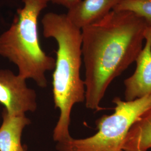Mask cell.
<instances>
[{"mask_svg":"<svg viewBox=\"0 0 151 151\" xmlns=\"http://www.w3.org/2000/svg\"><path fill=\"white\" fill-rule=\"evenodd\" d=\"M2 123L0 127V151H21L22 133L31 120L25 114L12 115L5 108L2 112Z\"/></svg>","mask_w":151,"mask_h":151,"instance_id":"ba28073f","label":"cell"},{"mask_svg":"<svg viewBox=\"0 0 151 151\" xmlns=\"http://www.w3.org/2000/svg\"><path fill=\"white\" fill-rule=\"evenodd\" d=\"M21 151H27V146H26L25 145H23Z\"/></svg>","mask_w":151,"mask_h":151,"instance_id":"7c38bea8","label":"cell"},{"mask_svg":"<svg viewBox=\"0 0 151 151\" xmlns=\"http://www.w3.org/2000/svg\"><path fill=\"white\" fill-rule=\"evenodd\" d=\"M113 10L133 12L143 17L148 27L151 26V0H123Z\"/></svg>","mask_w":151,"mask_h":151,"instance_id":"30bf717a","label":"cell"},{"mask_svg":"<svg viewBox=\"0 0 151 151\" xmlns=\"http://www.w3.org/2000/svg\"><path fill=\"white\" fill-rule=\"evenodd\" d=\"M24 7L17 11L10 27L0 35V55L16 65L18 75L31 79L45 88L47 71L54 70L55 60L46 54L40 46L38 22L47 0H22Z\"/></svg>","mask_w":151,"mask_h":151,"instance_id":"3957f363","label":"cell"},{"mask_svg":"<svg viewBox=\"0 0 151 151\" xmlns=\"http://www.w3.org/2000/svg\"><path fill=\"white\" fill-rule=\"evenodd\" d=\"M123 0H82L68 10L66 15L82 29L103 19Z\"/></svg>","mask_w":151,"mask_h":151,"instance_id":"52a82bcc","label":"cell"},{"mask_svg":"<svg viewBox=\"0 0 151 151\" xmlns=\"http://www.w3.org/2000/svg\"><path fill=\"white\" fill-rule=\"evenodd\" d=\"M111 115H104L96 121L97 133L82 139L71 137L57 143L58 151H124L123 146L130 129L140 116L151 107V94L134 101L115 97Z\"/></svg>","mask_w":151,"mask_h":151,"instance_id":"277c9868","label":"cell"},{"mask_svg":"<svg viewBox=\"0 0 151 151\" xmlns=\"http://www.w3.org/2000/svg\"><path fill=\"white\" fill-rule=\"evenodd\" d=\"M44 36L58 44L53 74L54 107L60 116L53 133L57 143L68 140L71 112L77 104L85 102V86L81 79L82 32L65 14L49 12L42 20Z\"/></svg>","mask_w":151,"mask_h":151,"instance_id":"7a4b0ae2","label":"cell"},{"mask_svg":"<svg viewBox=\"0 0 151 151\" xmlns=\"http://www.w3.org/2000/svg\"><path fill=\"white\" fill-rule=\"evenodd\" d=\"M151 148V107L132 125L126 137L124 151H148Z\"/></svg>","mask_w":151,"mask_h":151,"instance_id":"9c48e42d","label":"cell"},{"mask_svg":"<svg viewBox=\"0 0 151 151\" xmlns=\"http://www.w3.org/2000/svg\"><path fill=\"white\" fill-rule=\"evenodd\" d=\"M146 43L138 56L134 73L124 80V96L127 101L151 94V26L145 33Z\"/></svg>","mask_w":151,"mask_h":151,"instance_id":"8992f818","label":"cell"},{"mask_svg":"<svg viewBox=\"0 0 151 151\" xmlns=\"http://www.w3.org/2000/svg\"><path fill=\"white\" fill-rule=\"evenodd\" d=\"M148 27L134 12L112 10L82 28V57L85 68V105L95 111L115 78L135 62Z\"/></svg>","mask_w":151,"mask_h":151,"instance_id":"6da1fadb","label":"cell"},{"mask_svg":"<svg viewBox=\"0 0 151 151\" xmlns=\"http://www.w3.org/2000/svg\"><path fill=\"white\" fill-rule=\"evenodd\" d=\"M49 2H52V3L62 5L67 7L68 10L72 8L73 7L77 5L82 0H47Z\"/></svg>","mask_w":151,"mask_h":151,"instance_id":"8fae6325","label":"cell"},{"mask_svg":"<svg viewBox=\"0 0 151 151\" xmlns=\"http://www.w3.org/2000/svg\"><path fill=\"white\" fill-rule=\"evenodd\" d=\"M26 80L9 70H0V104L10 114L33 113L37 109V93Z\"/></svg>","mask_w":151,"mask_h":151,"instance_id":"5b68a950","label":"cell"}]
</instances>
